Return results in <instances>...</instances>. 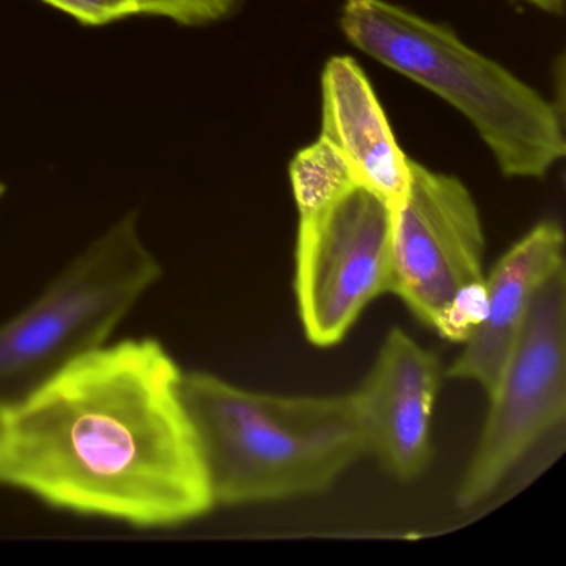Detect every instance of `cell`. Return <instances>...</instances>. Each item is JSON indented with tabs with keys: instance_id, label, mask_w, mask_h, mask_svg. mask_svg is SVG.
Segmentation results:
<instances>
[{
	"instance_id": "6da1fadb",
	"label": "cell",
	"mask_w": 566,
	"mask_h": 566,
	"mask_svg": "<svg viewBox=\"0 0 566 566\" xmlns=\"http://www.w3.org/2000/svg\"><path fill=\"white\" fill-rule=\"evenodd\" d=\"M181 373L157 339H127L69 364L9 409L0 483L78 515L138 528L214 509Z\"/></svg>"
},
{
	"instance_id": "7a4b0ae2",
	"label": "cell",
	"mask_w": 566,
	"mask_h": 566,
	"mask_svg": "<svg viewBox=\"0 0 566 566\" xmlns=\"http://www.w3.org/2000/svg\"><path fill=\"white\" fill-rule=\"evenodd\" d=\"M180 396L214 506L317 495L367 453L350 394L273 396L195 370Z\"/></svg>"
},
{
	"instance_id": "3957f363",
	"label": "cell",
	"mask_w": 566,
	"mask_h": 566,
	"mask_svg": "<svg viewBox=\"0 0 566 566\" xmlns=\"http://www.w3.org/2000/svg\"><path fill=\"white\" fill-rule=\"evenodd\" d=\"M340 29L374 61L460 112L509 178H543L566 154L555 105L453 31L387 0H344Z\"/></svg>"
},
{
	"instance_id": "277c9868",
	"label": "cell",
	"mask_w": 566,
	"mask_h": 566,
	"mask_svg": "<svg viewBox=\"0 0 566 566\" xmlns=\"http://www.w3.org/2000/svg\"><path fill=\"white\" fill-rule=\"evenodd\" d=\"M161 274L137 213L115 221L31 304L0 323V406L11 409L69 364L107 346Z\"/></svg>"
},
{
	"instance_id": "5b68a950",
	"label": "cell",
	"mask_w": 566,
	"mask_h": 566,
	"mask_svg": "<svg viewBox=\"0 0 566 566\" xmlns=\"http://www.w3.org/2000/svg\"><path fill=\"white\" fill-rule=\"evenodd\" d=\"M483 254L482 218L465 185L410 160L409 190L394 208L390 294L462 344L483 316Z\"/></svg>"
},
{
	"instance_id": "8992f818",
	"label": "cell",
	"mask_w": 566,
	"mask_h": 566,
	"mask_svg": "<svg viewBox=\"0 0 566 566\" xmlns=\"http://www.w3.org/2000/svg\"><path fill=\"white\" fill-rule=\"evenodd\" d=\"M475 453L457 490V505H480L566 413V268L533 294L510 347Z\"/></svg>"
},
{
	"instance_id": "52a82bcc",
	"label": "cell",
	"mask_w": 566,
	"mask_h": 566,
	"mask_svg": "<svg viewBox=\"0 0 566 566\" xmlns=\"http://www.w3.org/2000/svg\"><path fill=\"white\" fill-rule=\"evenodd\" d=\"M394 208L354 185L300 214L294 296L307 340L333 347L392 287Z\"/></svg>"
},
{
	"instance_id": "ba28073f",
	"label": "cell",
	"mask_w": 566,
	"mask_h": 566,
	"mask_svg": "<svg viewBox=\"0 0 566 566\" xmlns=\"http://www.w3.org/2000/svg\"><path fill=\"white\" fill-rule=\"evenodd\" d=\"M440 380L439 357L394 327L366 379L350 392L367 453L403 482L422 475L432 459L430 427Z\"/></svg>"
},
{
	"instance_id": "9c48e42d",
	"label": "cell",
	"mask_w": 566,
	"mask_h": 566,
	"mask_svg": "<svg viewBox=\"0 0 566 566\" xmlns=\"http://www.w3.org/2000/svg\"><path fill=\"white\" fill-rule=\"evenodd\" d=\"M565 264V233L553 220L533 227L485 273L483 316L462 343L446 376L495 389L510 347L539 284Z\"/></svg>"
},
{
	"instance_id": "30bf717a",
	"label": "cell",
	"mask_w": 566,
	"mask_h": 566,
	"mask_svg": "<svg viewBox=\"0 0 566 566\" xmlns=\"http://www.w3.org/2000/svg\"><path fill=\"white\" fill-rule=\"evenodd\" d=\"M321 91V138L339 151L356 185L399 207L409 190L410 158L360 65L350 57L329 59Z\"/></svg>"
},
{
	"instance_id": "8fae6325",
	"label": "cell",
	"mask_w": 566,
	"mask_h": 566,
	"mask_svg": "<svg viewBox=\"0 0 566 566\" xmlns=\"http://www.w3.org/2000/svg\"><path fill=\"white\" fill-rule=\"evenodd\" d=\"M290 175L300 214L329 203L356 185L339 151L321 137L293 158Z\"/></svg>"
},
{
	"instance_id": "7c38bea8",
	"label": "cell",
	"mask_w": 566,
	"mask_h": 566,
	"mask_svg": "<svg viewBox=\"0 0 566 566\" xmlns=\"http://www.w3.org/2000/svg\"><path fill=\"white\" fill-rule=\"evenodd\" d=\"M238 0H135L138 15L170 19L181 25H205L227 18Z\"/></svg>"
},
{
	"instance_id": "4fadbf2b",
	"label": "cell",
	"mask_w": 566,
	"mask_h": 566,
	"mask_svg": "<svg viewBox=\"0 0 566 566\" xmlns=\"http://www.w3.org/2000/svg\"><path fill=\"white\" fill-rule=\"evenodd\" d=\"M85 25H107L138 15L135 0H42Z\"/></svg>"
},
{
	"instance_id": "5bb4252c",
	"label": "cell",
	"mask_w": 566,
	"mask_h": 566,
	"mask_svg": "<svg viewBox=\"0 0 566 566\" xmlns=\"http://www.w3.org/2000/svg\"><path fill=\"white\" fill-rule=\"evenodd\" d=\"M525 2L539 9V11L546 12V14L562 15L565 11L566 0H525Z\"/></svg>"
},
{
	"instance_id": "9a60e30c",
	"label": "cell",
	"mask_w": 566,
	"mask_h": 566,
	"mask_svg": "<svg viewBox=\"0 0 566 566\" xmlns=\"http://www.w3.org/2000/svg\"><path fill=\"white\" fill-rule=\"evenodd\" d=\"M9 430V407L0 406V453L4 449Z\"/></svg>"
},
{
	"instance_id": "2e32d148",
	"label": "cell",
	"mask_w": 566,
	"mask_h": 566,
	"mask_svg": "<svg viewBox=\"0 0 566 566\" xmlns=\"http://www.w3.org/2000/svg\"><path fill=\"white\" fill-rule=\"evenodd\" d=\"M6 191H8V188H6L4 184H0V200L4 198Z\"/></svg>"
}]
</instances>
